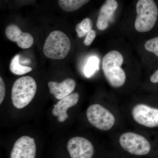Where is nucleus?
<instances>
[{
    "label": "nucleus",
    "instance_id": "5",
    "mask_svg": "<svg viewBox=\"0 0 158 158\" xmlns=\"http://www.w3.org/2000/svg\"><path fill=\"white\" fill-rule=\"evenodd\" d=\"M86 115L90 124L102 131L111 129L115 123V118L113 114L99 104L90 106L87 109Z\"/></svg>",
    "mask_w": 158,
    "mask_h": 158
},
{
    "label": "nucleus",
    "instance_id": "8",
    "mask_svg": "<svg viewBox=\"0 0 158 158\" xmlns=\"http://www.w3.org/2000/svg\"><path fill=\"white\" fill-rule=\"evenodd\" d=\"M67 148L71 158H92L94 154L93 144L83 137L71 138L67 143Z\"/></svg>",
    "mask_w": 158,
    "mask_h": 158
},
{
    "label": "nucleus",
    "instance_id": "10",
    "mask_svg": "<svg viewBox=\"0 0 158 158\" xmlns=\"http://www.w3.org/2000/svg\"><path fill=\"white\" fill-rule=\"evenodd\" d=\"M36 154V145L34 138L24 136L15 141L10 158H35Z\"/></svg>",
    "mask_w": 158,
    "mask_h": 158
},
{
    "label": "nucleus",
    "instance_id": "19",
    "mask_svg": "<svg viewBox=\"0 0 158 158\" xmlns=\"http://www.w3.org/2000/svg\"><path fill=\"white\" fill-rule=\"evenodd\" d=\"M96 34L94 30H91L89 31L86 35V38L84 40V43L85 45L90 46L96 37Z\"/></svg>",
    "mask_w": 158,
    "mask_h": 158
},
{
    "label": "nucleus",
    "instance_id": "9",
    "mask_svg": "<svg viewBox=\"0 0 158 158\" xmlns=\"http://www.w3.org/2000/svg\"><path fill=\"white\" fill-rule=\"evenodd\" d=\"M118 8L119 3L117 0H105L99 10L97 20V27L99 30L103 31L108 28Z\"/></svg>",
    "mask_w": 158,
    "mask_h": 158
},
{
    "label": "nucleus",
    "instance_id": "16",
    "mask_svg": "<svg viewBox=\"0 0 158 158\" xmlns=\"http://www.w3.org/2000/svg\"><path fill=\"white\" fill-rule=\"evenodd\" d=\"M98 59L96 57H90L87 61L84 68V73L87 77H90L98 70Z\"/></svg>",
    "mask_w": 158,
    "mask_h": 158
},
{
    "label": "nucleus",
    "instance_id": "6",
    "mask_svg": "<svg viewBox=\"0 0 158 158\" xmlns=\"http://www.w3.org/2000/svg\"><path fill=\"white\" fill-rule=\"evenodd\" d=\"M119 142L123 149L135 155H146L151 150L149 141L143 136L136 133H123L119 138Z\"/></svg>",
    "mask_w": 158,
    "mask_h": 158
},
{
    "label": "nucleus",
    "instance_id": "18",
    "mask_svg": "<svg viewBox=\"0 0 158 158\" xmlns=\"http://www.w3.org/2000/svg\"><path fill=\"white\" fill-rule=\"evenodd\" d=\"M80 27L85 34L87 35L89 31L92 30V22L91 19L86 18L80 23Z\"/></svg>",
    "mask_w": 158,
    "mask_h": 158
},
{
    "label": "nucleus",
    "instance_id": "17",
    "mask_svg": "<svg viewBox=\"0 0 158 158\" xmlns=\"http://www.w3.org/2000/svg\"><path fill=\"white\" fill-rule=\"evenodd\" d=\"M146 51L154 54L158 57V37H154L147 40L144 44Z\"/></svg>",
    "mask_w": 158,
    "mask_h": 158
},
{
    "label": "nucleus",
    "instance_id": "20",
    "mask_svg": "<svg viewBox=\"0 0 158 158\" xmlns=\"http://www.w3.org/2000/svg\"><path fill=\"white\" fill-rule=\"evenodd\" d=\"M6 95V87L2 77H0V104H2Z\"/></svg>",
    "mask_w": 158,
    "mask_h": 158
},
{
    "label": "nucleus",
    "instance_id": "14",
    "mask_svg": "<svg viewBox=\"0 0 158 158\" xmlns=\"http://www.w3.org/2000/svg\"><path fill=\"white\" fill-rule=\"evenodd\" d=\"M90 0H59L61 9L66 12H72L80 9L90 2Z\"/></svg>",
    "mask_w": 158,
    "mask_h": 158
},
{
    "label": "nucleus",
    "instance_id": "11",
    "mask_svg": "<svg viewBox=\"0 0 158 158\" xmlns=\"http://www.w3.org/2000/svg\"><path fill=\"white\" fill-rule=\"evenodd\" d=\"M5 33L7 38L13 42L17 43L18 46L20 48H30L34 43L33 36L28 33L22 32L16 25L8 26Z\"/></svg>",
    "mask_w": 158,
    "mask_h": 158
},
{
    "label": "nucleus",
    "instance_id": "15",
    "mask_svg": "<svg viewBox=\"0 0 158 158\" xmlns=\"http://www.w3.org/2000/svg\"><path fill=\"white\" fill-rule=\"evenodd\" d=\"M19 61L20 56L19 55L15 56L11 60L9 68L12 73L17 75H23L32 70L31 67L21 65Z\"/></svg>",
    "mask_w": 158,
    "mask_h": 158
},
{
    "label": "nucleus",
    "instance_id": "21",
    "mask_svg": "<svg viewBox=\"0 0 158 158\" xmlns=\"http://www.w3.org/2000/svg\"><path fill=\"white\" fill-rule=\"evenodd\" d=\"M76 31L77 33L78 37L81 38V37H84L86 35V34L82 31L81 27H80V24L78 23L76 27Z\"/></svg>",
    "mask_w": 158,
    "mask_h": 158
},
{
    "label": "nucleus",
    "instance_id": "13",
    "mask_svg": "<svg viewBox=\"0 0 158 158\" xmlns=\"http://www.w3.org/2000/svg\"><path fill=\"white\" fill-rule=\"evenodd\" d=\"M49 92L57 99L61 100L68 96L74 90L76 82L73 79L67 78L61 83L50 81L48 84Z\"/></svg>",
    "mask_w": 158,
    "mask_h": 158
},
{
    "label": "nucleus",
    "instance_id": "4",
    "mask_svg": "<svg viewBox=\"0 0 158 158\" xmlns=\"http://www.w3.org/2000/svg\"><path fill=\"white\" fill-rule=\"evenodd\" d=\"M71 41L67 35L59 31L51 32L43 46L44 53L50 59L59 60L65 58L71 49Z\"/></svg>",
    "mask_w": 158,
    "mask_h": 158
},
{
    "label": "nucleus",
    "instance_id": "7",
    "mask_svg": "<svg viewBox=\"0 0 158 158\" xmlns=\"http://www.w3.org/2000/svg\"><path fill=\"white\" fill-rule=\"evenodd\" d=\"M132 115L138 124L148 127H158V109L143 104L136 105L132 110Z\"/></svg>",
    "mask_w": 158,
    "mask_h": 158
},
{
    "label": "nucleus",
    "instance_id": "12",
    "mask_svg": "<svg viewBox=\"0 0 158 158\" xmlns=\"http://www.w3.org/2000/svg\"><path fill=\"white\" fill-rule=\"evenodd\" d=\"M79 99L78 94L73 93L60 100L54 106V109L52 111L53 115L58 117V121L60 122L65 121L68 117L67 110L75 106L78 102Z\"/></svg>",
    "mask_w": 158,
    "mask_h": 158
},
{
    "label": "nucleus",
    "instance_id": "22",
    "mask_svg": "<svg viewBox=\"0 0 158 158\" xmlns=\"http://www.w3.org/2000/svg\"><path fill=\"white\" fill-rule=\"evenodd\" d=\"M150 80L152 83H158V69L151 76Z\"/></svg>",
    "mask_w": 158,
    "mask_h": 158
},
{
    "label": "nucleus",
    "instance_id": "3",
    "mask_svg": "<svg viewBox=\"0 0 158 158\" xmlns=\"http://www.w3.org/2000/svg\"><path fill=\"white\" fill-rule=\"evenodd\" d=\"M36 82L32 77H21L14 82L11 89V101L18 109L24 108L34 98L37 91Z\"/></svg>",
    "mask_w": 158,
    "mask_h": 158
},
{
    "label": "nucleus",
    "instance_id": "2",
    "mask_svg": "<svg viewBox=\"0 0 158 158\" xmlns=\"http://www.w3.org/2000/svg\"><path fill=\"white\" fill-rule=\"evenodd\" d=\"M135 29L139 33L151 31L158 16V9L154 0H137L135 4Z\"/></svg>",
    "mask_w": 158,
    "mask_h": 158
},
{
    "label": "nucleus",
    "instance_id": "1",
    "mask_svg": "<svg viewBox=\"0 0 158 158\" xmlns=\"http://www.w3.org/2000/svg\"><path fill=\"white\" fill-rule=\"evenodd\" d=\"M123 62V56L118 51H110L103 58V72L108 83L113 88H120L125 83L126 75L121 67Z\"/></svg>",
    "mask_w": 158,
    "mask_h": 158
}]
</instances>
